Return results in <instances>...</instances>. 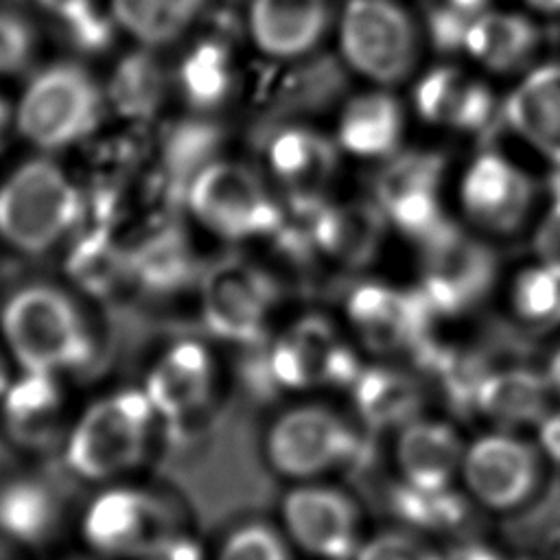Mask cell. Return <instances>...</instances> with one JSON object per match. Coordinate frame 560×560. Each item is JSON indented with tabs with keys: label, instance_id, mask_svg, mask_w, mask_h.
Listing matches in <instances>:
<instances>
[{
	"label": "cell",
	"instance_id": "cell-1",
	"mask_svg": "<svg viewBox=\"0 0 560 560\" xmlns=\"http://www.w3.org/2000/svg\"><path fill=\"white\" fill-rule=\"evenodd\" d=\"M7 343L26 372L55 374L90 359L92 339L74 302L59 289L33 284L4 306Z\"/></svg>",
	"mask_w": 560,
	"mask_h": 560
},
{
	"label": "cell",
	"instance_id": "cell-2",
	"mask_svg": "<svg viewBox=\"0 0 560 560\" xmlns=\"http://www.w3.org/2000/svg\"><path fill=\"white\" fill-rule=\"evenodd\" d=\"M155 411L142 389L101 398L77 422L68 440L70 468L92 481L118 477L147 453Z\"/></svg>",
	"mask_w": 560,
	"mask_h": 560
},
{
	"label": "cell",
	"instance_id": "cell-3",
	"mask_svg": "<svg viewBox=\"0 0 560 560\" xmlns=\"http://www.w3.org/2000/svg\"><path fill=\"white\" fill-rule=\"evenodd\" d=\"M346 66L376 88L405 81L418 61V31L396 0H346L337 22Z\"/></svg>",
	"mask_w": 560,
	"mask_h": 560
},
{
	"label": "cell",
	"instance_id": "cell-4",
	"mask_svg": "<svg viewBox=\"0 0 560 560\" xmlns=\"http://www.w3.org/2000/svg\"><path fill=\"white\" fill-rule=\"evenodd\" d=\"M79 208L66 173L48 160H33L0 188V236L15 249L46 252L74 225Z\"/></svg>",
	"mask_w": 560,
	"mask_h": 560
},
{
	"label": "cell",
	"instance_id": "cell-5",
	"mask_svg": "<svg viewBox=\"0 0 560 560\" xmlns=\"http://www.w3.org/2000/svg\"><path fill=\"white\" fill-rule=\"evenodd\" d=\"M186 201L201 228L228 241L267 236L282 223L280 206L262 177L234 160H217L199 168Z\"/></svg>",
	"mask_w": 560,
	"mask_h": 560
},
{
	"label": "cell",
	"instance_id": "cell-6",
	"mask_svg": "<svg viewBox=\"0 0 560 560\" xmlns=\"http://www.w3.org/2000/svg\"><path fill=\"white\" fill-rule=\"evenodd\" d=\"M101 109V92L81 66L52 63L28 83L18 107V129L42 149H61L85 138Z\"/></svg>",
	"mask_w": 560,
	"mask_h": 560
},
{
	"label": "cell",
	"instance_id": "cell-7",
	"mask_svg": "<svg viewBox=\"0 0 560 560\" xmlns=\"http://www.w3.org/2000/svg\"><path fill=\"white\" fill-rule=\"evenodd\" d=\"M420 247L418 291L433 315H462L492 289L497 256L477 234L446 221Z\"/></svg>",
	"mask_w": 560,
	"mask_h": 560
},
{
	"label": "cell",
	"instance_id": "cell-8",
	"mask_svg": "<svg viewBox=\"0 0 560 560\" xmlns=\"http://www.w3.org/2000/svg\"><path fill=\"white\" fill-rule=\"evenodd\" d=\"M359 440L352 424L326 405H300L280 413L265 440L269 466L298 481L337 470L357 455Z\"/></svg>",
	"mask_w": 560,
	"mask_h": 560
},
{
	"label": "cell",
	"instance_id": "cell-9",
	"mask_svg": "<svg viewBox=\"0 0 560 560\" xmlns=\"http://www.w3.org/2000/svg\"><path fill=\"white\" fill-rule=\"evenodd\" d=\"M540 477V451L510 431L479 435L464 448L459 479L466 492L488 510L521 508L538 490Z\"/></svg>",
	"mask_w": 560,
	"mask_h": 560
},
{
	"label": "cell",
	"instance_id": "cell-10",
	"mask_svg": "<svg viewBox=\"0 0 560 560\" xmlns=\"http://www.w3.org/2000/svg\"><path fill=\"white\" fill-rule=\"evenodd\" d=\"M276 304L278 289L260 267L228 260L203 276L201 317L208 330L225 341L254 343L262 339Z\"/></svg>",
	"mask_w": 560,
	"mask_h": 560
},
{
	"label": "cell",
	"instance_id": "cell-11",
	"mask_svg": "<svg viewBox=\"0 0 560 560\" xmlns=\"http://www.w3.org/2000/svg\"><path fill=\"white\" fill-rule=\"evenodd\" d=\"M359 370L339 330L319 315L295 319L269 348V372L287 389L350 385Z\"/></svg>",
	"mask_w": 560,
	"mask_h": 560
},
{
	"label": "cell",
	"instance_id": "cell-12",
	"mask_svg": "<svg viewBox=\"0 0 560 560\" xmlns=\"http://www.w3.org/2000/svg\"><path fill=\"white\" fill-rule=\"evenodd\" d=\"M442 158L427 151L394 153L374 184V201L389 225L422 243L448 219L442 210Z\"/></svg>",
	"mask_w": 560,
	"mask_h": 560
},
{
	"label": "cell",
	"instance_id": "cell-13",
	"mask_svg": "<svg viewBox=\"0 0 560 560\" xmlns=\"http://www.w3.org/2000/svg\"><path fill=\"white\" fill-rule=\"evenodd\" d=\"M346 317L370 352L392 357L424 343L433 313L418 289L409 291L372 280L357 284L348 293Z\"/></svg>",
	"mask_w": 560,
	"mask_h": 560
},
{
	"label": "cell",
	"instance_id": "cell-14",
	"mask_svg": "<svg viewBox=\"0 0 560 560\" xmlns=\"http://www.w3.org/2000/svg\"><path fill=\"white\" fill-rule=\"evenodd\" d=\"M287 536L322 560H352L361 540V512L354 499L332 486L302 483L282 499Z\"/></svg>",
	"mask_w": 560,
	"mask_h": 560
},
{
	"label": "cell",
	"instance_id": "cell-15",
	"mask_svg": "<svg viewBox=\"0 0 560 560\" xmlns=\"http://www.w3.org/2000/svg\"><path fill=\"white\" fill-rule=\"evenodd\" d=\"M536 197L534 179L499 151H481L459 179L464 217L481 232L512 234L521 230Z\"/></svg>",
	"mask_w": 560,
	"mask_h": 560
},
{
	"label": "cell",
	"instance_id": "cell-16",
	"mask_svg": "<svg viewBox=\"0 0 560 560\" xmlns=\"http://www.w3.org/2000/svg\"><path fill=\"white\" fill-rule=\"evenodd\" d=\"M171 523L160 497L136 488H114L90 505L83 532L103 553L144 556L164 549Z\"/></svg>",
	"mask_w": 560,
	"mask_h": 560
},
{
	"label": "cell",
	"instance_id": "cell-17",
	"mask_svg": "<svg viewBox=\"0 0 560 560\" xmlns=\"http://www.w3.org/2000/svg\"><path fill=\"white\" fill-rule=\"evenodd\" d=\"M217 365L210 350L192 339L173 343L151 368L144 381V394L155 416L182 420L199 409L212 396Z\"/></svg>",
	"mask_w": 560,
	"mask_h": 560
},
{
	"label": "cell",
	"instance_id": "cell-18",
	"mask_svg": "<svg viewBox=\"0 0 560 560\" xmlns=\"http://www.w3.org/2000/svg\"><path fill=\"white\" fill-rule=\"evenodd\" d=\"M267 166L293 201L311 206L339 168V147L311 127H284L267 144Z\"/></svg>",
	"mask_w": 560,
	"mask_h": 560
},
{
	"label": "cell",
	"instance_id": "cell-19",
	"mask_svg": "<svg viewBox=\"0 0 560 560\" xmlns=\"http://www.w3.org/2000/svg\"><path fill=\"white\" fill-rule=\"evenodd\" d=\"M328 0H249L247 33L271 59L308 55L328 28Z\"/></svg>",
	"mask_w": 560,
	"mask_h": 560
},
{
	"label": "cell",
	"instance_id": "cell-20",
	"mask_svg": "<svg viewBox=\"0 0 560 560\" xmlns=\"http://www.w3.org/2000/svg\"><path fill=\"white\" fill-rule=\"evenodd\" d=\"M464 448V440L448 422L413 418L398 429L394 462L405 486L448 490L459 477Z\"/></svg>",
	"mask_w": 560,
	"mask_h": 560
},
{
	"label": "cell",
	"instance_id": "cell-21",
	"mask_svg": "<svg viewBox=\"0 0 560 560\" xmlns=\"http://www.w3.org/2000/svg\"><path fill=\"white\" fill-rule=\"evenodd\" d=\"M413 107L433 127L479 131L492 118L497 103L481 79L453 66H440L416 83Z\"/></svg>",
	"mask_w": 560,
	"mask_h": 560
},
{
	"label": "cell",
	"instance_id": "cell-22",
	"mask_svg": "<svg viewBox=\"0 0 560 560\" xmlns=\"http://www.w3.org/2000/svg\"><path fill=\"white\" fill-rule=\"evenodd\" d=\"M503 118L521 140L560 166V61L521 77L503 101Z\"/></svg>",
	"mask_w": 560,
	"mask_h": 560
},
{
	"label": "cell",
	"instance_id": "cell-23",
	"mask_svg": "<svg viewBox=\"0 0 560 560\" xmlns=\"http://www.w3.org/2000/svg\"><path fill=\"white\" fill-rule=\"evenodd\" d=\"M405 114L402 105L387 88H376L352 96L337 120L335 142L339 151H346L363 160L392 158L402 140Z\"/></svg>",
	"mask_w": 560,
	"mask_h": 560
},
{
	"label": "cell",
	"instance_id": "cell-24",
	"mask_svg": "<svg viewBox=\"0 0 560 560\" xmlns=\"http://www.w3.org/2000/svg\"><path fill=\"white\" fill-rule=\"evenodd\" d=\"M387 225L389 223L376 201L352 199L317 206L313 238L335 262L361 267L376 256Z\"/></svg>",
	"mask_w": 560,
	"mask_h": 560
},
{
	"label": "cell",
	"instance_id": "cell-25",
	"mask_svg": "<svg viewBox=\"0 0 560 560\" xmlns=\"http://www.w3.org/2000/svg\"><path fill=\"white\" fill-rule=\"evenodd\" d=\"M540 42L536 24L516 11L483 9L466 20L462 48L490 72H512L527 63Z\"/></svg>",
	"mask_w": 560,
	"mask_h": 560
},
{
	"label": "cell",
	"instance_id": "cell-26",
	"mask_svg": "<svg viewBox=\"0 0 560 560\" xmlns=\"http://www.w3.org/2000/svg\"><path fill=\"white\" fill-rule=\"evenodd\" d=\"M551 387L545 374L529 368H503L475 383L477 411L497 427L538 424L551 411Z\"/></svg>",
	"mask_w": 560,
	"mask_h": 560
},
{
	"label": "cell",
	"instance_id": "cell-27",
	"mask_svg": "<svg viewBox=\"0 0 560 560\" xmlns=\"http://www.w3.org/2000/svg\"><path fill=\"white\" fill-rule=\"evenodd\" d=\"M206 7L208 0H109L112 20L147 48L179 39Z\"/></svg>",
	"mask_w": 560,
	"mask_h": 560
},
{
	"label": "cell",
	"instance_id": "cell-28",
	"mask_svg": "<svg viewBox=\"0 0 560 560\" xmlns=\"http://www.w3.org/2000/svg\"><path fill=\"white\" fill-rule=\"evenodd\" d=\"M61 396L52 374L26 372L4 392V413L11 433L28 446H44L57 435Z\"/></svg>",
	"mask_w": 560,
	"mask_h": 560
},
{
	"label": "cell",
	"instance_id": "cell-29",
	"mask_svg": "<svg viewBox=\"0 0 560 560\" xmlns=\"http://www.w3.org/2000/svg\"><path fill=\"white\" fill-rule=\"evenodd\" d=\"M361 418L374 427H402L418 418L420 394L413 381L392 368L359 370L350 383Z\"/></svg>",
	"mask_w": 560,
	"mask_h": 560
},
{
	"label": "cell",
	"instance_id": "cell-30",
	"mask_svg": "<svg viewBox=\"0 0 560 560\" xmlns=\"http://www.w3.org/2000/svg\"><path fill=\"white\" fill-rule=\"evenodd\" d=\"M59 523L57 497L37 481H18L0 494V527L18 540L42 542Z\"/></svg>",
	"mask_w": 560,
	"mask_h": 560
},
{
	"label": "cell",
	"instance_id": "cell-31",
	"mask_svg": "<svg viewBox=\"0 0 560 560\" xmlns=\"http://www.w3.org/2000/svg\"><path fill=\"white\" fill-rule=\"evenodd\" d=\"M514 315L532 328L560 324V271L534 262L523 267L510 287Z\"/></svg>",
	"mask_w": 560,
	"mask_h": 560
},
{
	"label": "cell",
	"instance_id": "cell-32",
	"mask_svg": "<svg viewBox=\"0 0 560 560\" xmlns=\"http://www.w3.org/2000/svg\"><path fill=\"white\" fill-rule=\"evenodd\" d=\"M398 510L413 525L429 529H446L462 521L464 505L457 494L448 490H418L405 486L398 494Z\"/></svg>",
	"mask_w": 560,
	"mask_h": 560
},
{
	"label": "cell",
	"instance_id": "cell-33",
	"mask_svg": "<svg viewBox=\"0 0 560 560\" xmlns=\"http://www.w3.org/2000/svg\"><path fill=\"white\" fill-rule=\"evenodd\" d=\"M217 560H291V549L276 527L247 523L223 540Z\"/></svg>",
	"mask_w": 560,
	"mask_h": 560
},
{
	"label": "cell",
	"instance_id": "cell-34",
	"mask_svg": "<svg viewBox=\"0 0 560 560\" xmlns=\"http://www.w3.org/2000/svg\"><path fill=\"white\" fill-rule=\"evenodd\" d=\"M155 96V72L144 57L125 59L112 81V101L122 114H142Z\"/></svg>",
	"mask_w": 560,
	"mask_h": 560
},
{
	"label": "cell",
	"instance_id": "cell-35",
	"mask_svg": "<svg viewBox=\"0 0 560 560\" xmlns=\"http://www.w3.org/2000/svg\"><path fill=\"white\" fill-rule=\"evenodd\" d=\"M352 560H444V556L411 532L387 529L363 540Z\"/></svg>",
	"mask_w": 560,
	"mask_h": 560
},
{
	"label": "cell",
	"instance_id": "cell-36",
	"mask_svg": "<svg viewBox=\"0 0 560 560\" xmlns=\"http://www.w3.org/2000/svg\"><path fill=\"white\" fill-rule=\"evenodd\" d=\"M118 269V254L114 245L101 236H90L72 254L70 271L88 289H105Z\"/></svg>",
	"mask_w": 560,
	"mask_h": 560
},
{
	"label": "cell",
	"instance_id": "cell-37",
	"mask_svg": "<svg viewBox=\"0 0 560 560\" xmlns=\"http://www.w3.org/2000/svg\"><path fill=\"white\" fill-rule=\"evenodd\" d=\"M184 83L197 103L217 101L228 85L225 59L217 50H197L184 66Z\"/></svg>",
	"mask_w": 560,
	"mask_h": 560
},
{
	"label": "cell",
	"instance_id": "cell-38",
	"mask_svg": "<svg viewBox=\"0 0 560 560\" xmlns=\"http://www.w3.org/2000/svg\"><path fill=\"white\" fill-rule=\"evenodd\" d=\"M35 50V33L18 13L0 9V74H13L28 66Z\"/></svg>",
	"mask_w": 560,
	"mask_h": 560
},
{
	"label": "cell",
	"instance_id": "cell-39",
	"mask_svg": "<svg viewBox=\"0 0 560 560\" xmlns=\"http://www.w3.org/2000/svg\"><path fill=\"white\" fill-rule=\"evenodd\" d=\"M532 249L536 254V262L560 271V197H553L549 210L538 221Z\"/></svg>",
	"mask_w": 560,
	"mask_h": 560
},
{
	"label": "cell",
	"instance_id": "cell-40",
	"mask_svg": "<svg viewBox=\"0 0 560 560\" xmlns=\"http://www.w3.org/2000/svg\"><path fill=\"white\" fill-rule=\"evenodd\" d=\"M68 37L83 50H98L109 39V20H105L94 7L63 22Z\"/></svg>",
	"mask_w": 560,
	"mask_h": 560
},
{
	"label": "cell",
	"instance_id": "cell-41",
	"mask_svg": "<svg viewBox=\"0 0 560 560\" xmlns=\"http://www.w3.org/2000/svg\"><path fill=\"white\" fill-rule=\"evenodd\" d=\"M538 451L560 466V409H551L538 424Z\"/></svg>",
	"mask_w": 560,
	"mask_h": 560
},
{
	"label": "cell",
	"instance_id": "cell-42",
	"mask_svg": "<svg viewBox=\"0 0 560 560\" xmlns=\"http://www.w3.org/2000/svg\"><path fill=\"white\" fill-rule=\"evenodd\" d=\"M37 4L46 9L50 15L59 18L61 24L94 7L92 0H37Z\"/></svg>",
	"mask_w": 560,
	"mask_h": 560
},
{
	"label": "cell",
	"instance_id": "cell-43",
	"mask_svg": "<svg viewBox=\"0 0 560 560\" xmlns=\"http://www.w3.org/2000/svg\"><path fill=\"white\" fill-rule=\"evenodd\" d=\"M444 2H446V7L455 9L462 15H475L483 9H488L492 0H444Z\"/></svg>",
	"mask_w": 560,
	"mask_h": 560
},
{
	"label": "cell",
	"instance_id": "cell-44",
	"mask_svg": "<svg viewBox=\"0 0 560 560\" xmlns=\"http://www.w3.org/2000/svg\"><path fill=\"white\" fill-rule=\"evenodd\" d=\"M545 376H547V381H549V387H551L553 396L560 398V346L553 350Z\"/></svg>",
	"mask_w": 560,
	"mask_h": 560
},
{
	"label": "cell",
	"instance_id": "cell-45",
	"mask_svg": "<svg viewBox=\"0 0 560 560\" xmlns=\"http://www.w3.org/2000/svg\"><path fill=\"white\" fill-rule=\"evenodd\" d=\"M529 9L538 11V13H547V15H553V13H560V0H523Z\"/></svg>",
	"mask_w": 560,
	"mask_h": 560
},
{
	"label": "cell",
	"instance_id": "cell-46",
	"mask_svg": "<svg viewBox=\"0 0 560 560\" xmlns=\"http://www.w3.org/2000/svg\"><path fill=\"white\" fill-rule=\"evenodd\" d=\"M9 389V383H7V370H4V361L0 357V396Z\"/></svg>",
	"mask_w": 560,
	"mask_h": 560
},
{
	"label": "cell",
	"instance_id": "cell-47",
	"mask_svg": "<svg viewBox=\"0 0 560 560\" xmlns=\"http://www.w3.org/2000/svg\"><path fill=\"white\" fill-rule=\"evenodd\" d=\"M4 120H7V103L0 98V129L4 127Z\"/></svg>",
	"mask_w": 560,
	"mask_h": 560
},
{
	"label": "cell",
	"instance_id": "cell-48",
	"mask_svg": "<svg viewBox=\"0 0 560 560\" xmlns=\"http://www.w3.org/2000/svg\"><path fill=\"white\" fill-rule=\"evenodd\" d=\"M0 560H11V558H9L4 551H0Z\"/></svg>",
	"mask_w": 560,
	"mask_h": 560
},
{
	"label": "cell",
	"instance_id": "cell-49",
	"mask_svg": "<svg viewBox=\"0 0 560 560\" xmlns=\"http://www.w3.org/2000/svg\"><path fill=\"white\" fill-rule=\"evenodd\" d=\"M499 560H505V558H499Z\"/></svg>",
	"mask_w": 560,
	"mask_h": 560
}]
</instances>
